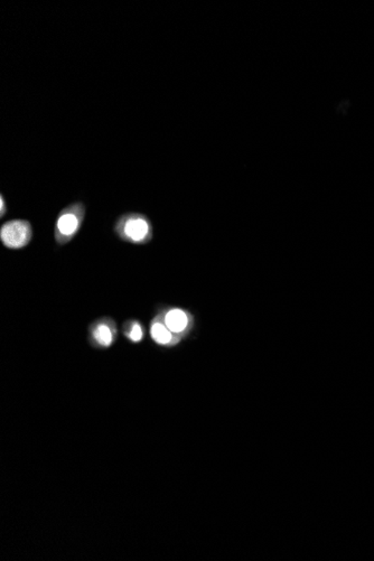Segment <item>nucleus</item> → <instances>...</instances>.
<instances>
[{"label":"nucleus","instance_id":"nucleus-1","mask_svg":"<svg viewBox=\"0 0 374 561\" xmlns=\"http://www.w3.org/2000/svg\"><path fill=\"white\" fill-rule=\"evenodd\" d=\"M114 232L121 241L135 246H146L154 236L152 221L143 213L120 215L114 225Z\"/></svg>","mask_w":374,"mask_h":561},{"label":"nucleus","instance_id":"nucleus-2","mask_svg":"<svg viewBox=\"0 0 374 561\" xmlns=\"http://www.w3.org/2000/svg\"><path fill=\"white\" fill-rule=\"evenodd\" d=\"M85 213L87 207L81 201L69 204L60 211L54 224V239L57 246H67L79 234L84 222Z\"/></svg>","mask_w":374,"mask_h":561},{"label":"nucleus","instance_id":"nucleus-3","mask_svg":"<svg viewBox=\"0 0 374 561\" xmlns=\"http://www.w3.org/2000/svg\"><path fill=\"white\" fill-rule=\"evenodd\" d=\"M33 239V227L30 221H7L0 228V241L7 249L21 250L26 248Z\"/></svg>","mask_w":374,"mask_h":561},{"label":"nucleus","instance_id":"nucleus-4","mask_svg":"<svg viewBox=\"0 0 374 561\" xmlns=\"http://www.w3.org/2000/svg\"><path fill=\"white\" fill-rule=\"evenodd\" d=\"M109 320H100L93 326L92 339L99 347H109L116 337V327Z\"/></svg>","mask_w":374,"mask_h":561},{"label":"nucleus","instance_id":"nucleus-5","mask_svg":"<svg viewBox=\"0 0 374 561\" xmlns=\"http://www.w3.org/2000/svg\"><path fill=\"white\" fill-rule=\"evenodd\" d=\"M164 323L172 334H181L189 327V317L185 310L172 308L165 314Z\"/></svg>","mask_w":374,"mask_h":561},{"label":"nucleus","instance_id":"nucleus-6","mask_svg":"<svg viewBox=\"0 0 374 561\" xmlns=\"http://www.w3.org/2000/svg\"><path fill=\"white\" fill-rule=\"evenodd\" d=\"M150 335H152V339L156 342L157 344L160 345L170 344L172 339H174L172 332L164 323V320H160V318H157L153 322L152 327H150Z\"/></svg>","mask_w":374,"mask_h":561},{"label":"nucleus","instance_id":"nucleus-7","mask_svg":"<svg viewBox=\"0 0 374 561\" xmlns=\"http://www.w3.org/2000/svg\"><path fill=\"white\" fill-rule=\"evenodd\" d=\"M127 337H129L131 341L139 343L143 339V325H141L138 322H135V320L131 322L129 325H128Z\"/></svg>","mask_w":374,"mask_h":561},{"label":"nucleus","instance_id":"nucleus-8","mask_svg":"<svg viewBox=\"0 0 374 561\" xmlns=\"http://www.w3.org/2000/svg\"><path fill=\"white\" fill-rule=\"evenodd\" d=\"M7 211H9V209H7V207H6V200L3 194H1V195H0V217H1V219L5 217Z\"/></svg>","mask_w":374,"mask_h":561}]
</instances>
